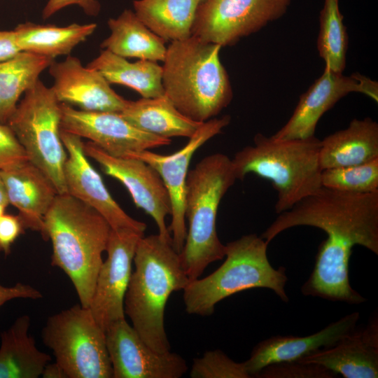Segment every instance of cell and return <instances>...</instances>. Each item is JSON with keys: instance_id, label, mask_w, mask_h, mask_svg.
Masks as SVG:
<instances>
[{"instance_id": "cell-1", "label": "cell", "mask_w": 378, "mask_h": 378, "mask_svg": "<svg viewBox=\"0 0 378 378\" xmlns=\"http://www.w3.org/2000/svg\"><path fill=\"white\" fill-rule=\"evenodd\" d=\"M300 225L327 234L302 293L349 304L365 302L367 299L351 286L349 265L355 245L378 255V192L351 193L322 186L279 214L260 237L269 244L283 231Z\"/></svg>"}, {"instance_id": "cell-2", "label": "cell", "mask_w": 378, "mask_h": 378, "mask_svg": "<svg viewBox=\"0 0 378 378\" xmlns=\"http://www.w3.org/2000/svg\"><path fill=\"white\" fill-rule=\"evenodd\" d=\"M111 227L97 211L68 193L58 194L44 219L51 264L71 281L80 304L89 307Z\"/></svg>"}, {"instance_id": "cell-3", "label": "cell", "mask_w": 378, "mask_h": 378, "mask_svg": "<svg viewBox=\"0 0 378 378\" xmlns=\"http://www.w3.org/2000/svg\"><path fill=\"white\" fill-rule=\"evenodd\" d=\"M125 295L124 312L141 339L158 352L170 351L164 309L170 295L190 282L180 255L158 234L142 236L136 245Z\"/></svg>"}, {"instance_id": "cell-4", "label": "cell", "mask_w": 378, "mask_h": 378, "mask_svg": "<svg viewBox=\"0 0 378 378\" xmlns=\"http://www.w3.org/2000/svg\"><path fill=\"white\" fill-rule=\"evenodd\" d=\"M220 48L192 35L167 47L162 66L164 94L192 120L214 118L232 99L229 77L220 60Z\"/></svg>"}, {"instance_id": "cell-5", "label": "cell", "mask_w": 378, "mask_h": 378, "mask_svg": "<svg viewBox=\"0 0 378 378\" xmlns=\"http://www.w3.org/2000/svg\"><path fill=\"white\" fill-rule=\"evenodd\" d=\"M253 142L231 159L234 174L237 180L251 173L270 181L277 191L276 214L289 210L322 187L321 140L315 136L280 139L258 133Z\"/></svg>"}, {"instance_id": "cell-6", "label": "cell", "mask_w": 378, "mask_h": 378, "mask_svg": "<svg viewBox=\"0 0 378 378\" xmlns=\"http://www.w3.org/2000/svg\"><path fill=\"white\" fill-rule=\"evenodd\" d=\"M236 180L232 160L219 153L204 157L188 172L185 197L188 229L179 255L190 281L198 279L209 264L225 257V245L218 236L216 217L222 198Z\"/></svg>"}, {"instance_id": "cell-7", "label": "cell", "mask_w": 378, "mask_h": 378, "mask_svg": "<svg viewBox=\"0 0 378 378\" xmlns=\"http://www.w3.org/2000/svg\"><path fill=\"white\" fill-rule=\"evenodd\" d=\"M267 245L256 234L243 235L228 242L224 262L206 277L190 281L183 290L186 312L210 316L220 301L255 288L270 289L284 302H288L286 269L272 266L267 255Z\"/></svg>"}, {"instance_id": "cell-8", "label": "cell", "mask_w": 378, "mask_h": 378, "mask_svg": "<svg viewBox=\"0 0 378 378\" xmlns=\"http://www.w3.org/2000/svg\"><path fill=\"white\" fill-rule=\"evenodd\" d=\"M61 105L51 88L39 79L24 94L6 124L28 160L50 178L58 194H64L67 152L61 137Z\"/></svg>"}, {"instance_id": "cell-9", "label": "cell", "mask_w": 378, "mask_h": 378, "mask_svg": "<svg viewBox=\"0 0 378 378\" xmlns=\"http://www.w3.org/2000/svg\"><path fill=\"white\" fill-rule=\"evenodd\" d=\"M41 337L66 378H113L105 332L88 307L75 304L50 316Z\"/></svg>"}, {"instance_id": "cell-10", "label": "cell", "mask_w": 378, "mask_h": 378, "mask_svg": "<svg viewBox=\"0 0 378 378\" xmlns=\"http://www.w3.org/2000/svg\"><path fill=\"white\" fill-rule=\"evenodd\" d=\"M291 0H202L192 35L222 46L236 43L282 17Z\"/></svg>"}, {"instance_id": "cell-11", "label": "cell", "mask_w": 378, "mask_h": 378, "mask_svg": "<svg viewBox=\"0 0 378 378\" xmlns=\"http://www.w3.org/2000/svg\"><path fill=\"white\" fill-rule=\"evenodd\" d=\"M230 122V115L214 118L204 122L189 138L184 147L171 155H160L150 150L132 153L125 158L140 159L153 167L160 176L171 202L172 246L181 253L187 235L185 216V197L189 165L194 153L207 141L220 133Z\"/></svg>"}, {"instance_id": "cell-12", "label": "cell", "mask_w": 378, "mask_h": 378, "mask_svg": "<svg viewBox=\"0 0 378 378\" xmlns=\"http://www.w3.org/2000/svg\"><path fill=\"white\" fill-rule=\"evenodd\" d=\"M144 234L132 230L111 229L107 258L98 272L89 309L105 332L113 322L125 318L124 300L132 274L136 247Z\"/></svg>"}, {"instance_id": "cell-13", "label": "cell", "mask_w": 378, "mask_h": 378, "mask_svg": "<svg viewBox=\"0 0 378 378\" xmlns=\"http://www.w3.org/2000/svg\"><path fill=\"white\" fill-rule=\"evenodd\" d=\"M83 148L86 155L99 163L106 175L126 187L136 207L153 218L161 238L172 244L165 221L171 214L170 198L157 171L138 158L112 156L91 141L83 143Z\"/></svg>"}, {"instance_id": "cell-14", "label": "cell", "mask_w": 378, "mask_h": 378, "mask_svg": "<svg viewBox=\"0 0 378 378\" xmlns=\"http://www.w3.org/2000/svg\"><path fill=\"white\" fill-rule=\"evenodd\" d=\"M105 334L113 378H180L188 370L179 354L150 348L125 318L111 323Z\"/></svg>"}, {"instance_id": "cell-15", "label": "cell", "mask_w": 378, "mask_h": 378, "mask_svg": "<svg viewBox=\"0 0 378 378\" xmlns=\"http://www.w3.org/2000/svg\"><path fill=\"white\" fill-rule=\"evenodd\" d=\"M62 130L89 139L108 154L126 157L132 153L169 145L171 139L143 132L120 113L89 112L62 104Z\"/></svg>"}, {"instance_id": "cell-16", "label": "cell", "mask_w": 378, "mask_h": 378, "mask_svg": "<svg viewBox=\"0 0 378 378\" xmlns=\"http://www.w3.org/2000/svg\"><path fill=\"white\" fill-rule=\"evenodd\" d=\"M351 92H360L378 102V83L358 72L344 76L325 66L322 75L300 96L289 120L272 136L291 139L314 136L323 113Z\"/></svg>"}, {"instance_id": "cell-17", "label": "cell", "mask_w": 378, "mask_h": 378, "mask_svg": "<svg viewBox=\"0 0 378 378\" xmlns=\"http://www.w3.org/2000/svg\"><path fill=\"white\" fill-rule=\"evenodd\" d=\"M67 152L64 175L66 193L97 211L112 230H132L144 234L146 224L129 216L107 190L101 176L88 160L81 138L62 130Z\"/></svg>"}, {"instance_id": "cell-18", "label": "cell", "mask_w": 378, "mask_h": 378, "mask_svg": "<svg viewBox=\"0 0 378 378\" xmlns=\"http://www.w3.org/2000/svg\"><path fill=\"white\" fill-rule=\"evenodd\" d=\"M48 68L54 80L51 89L61 104L84 111L121 113L129 102L111 88L100 72L84 66L76 57L53 61Z\"/></svg>"}, {"instance_id": "cell-19", "label": "cell", "mask_w": 378, "mask_h": 378, "mask_svg": "<svg viewBox=\"0 0 378 378\" xmlns=\"http://www.w3.org/2000/svg\"><path fill=\"white\" fill-rule=\"evenodd\" d=\"M297 360L321 365L344 378H377V318L363 328H356L333 346Z\"/></svg>"}, {"instance_id": "cell-20", "label": "cell", "mask_w": 378, "mask_h": 378, "mask_svg": "<svg viewBox=\"0 0 378 378\" xmlns=\"http://www.w3.org/2000/svg\"><path fill=\"white\" fill-rule=\"evenodd\" d=\"M360 318L358 312L351 313L328 325L312 335L295 337L275 335L258 343L252 349L244 365L251 377L266 366L286 361L297 360L314 351L335 344L356 328Z\"/></svg>"}, {"instance_id": "cell-21", "label": "cell", "mask_w": 378, "mask_h": 378, "mask_svg": "<svg viewBox=\"0 0 378 378\" xmlns=\"http://www.w3.org/2000/svg\"><path fill=\"white\" fill-rule=\"evenodd\" d=\"M0 172L8 203L24 227L43 234L45 216L58 195L52 182L29 160Z\"/></svg>"}, {"instance_id": "cell-22", "label": "cell", "mask_w": 378, "mask_h": 378, "mask_svg": "<svg viewBox=\"0 0 378 378\" xmlns=\"http://www.w3.org/2000/svg\"><path fill=\"white\" fill-rule=\"evenodd\" d=\"M322 170L361 164L378 158V124L368 117L321 140Z\"/></svg>"}, {"instance_id": "cell-23", "label": "cell", "mask_w": 378, "mask_h": 378, "mask_svg": "<svg viewBox=\"0 0 378 378\" xmlns=\"http://www.w3.org/2000/svg\"><path fill=\"white\" fill-rule=\"evenodd\" d=\"M120 113L136 128L166 139L190 138L203 123L185 116L165 94L129 101Z\"/></svg>"}, {"instance_id": "cell-24", "label": "cell", "mask_w": 378, "mask_h": 378, "mask_svg": "<svg viewBox=\"0 0 378 378\" xmlns=\"http://www.w3.org/2000/svg\"><path fill=\"white\" fill-rule=\"evenodd\" d=\"M30 322L22 315L1 332L0 378H38L50 362V356L41 351L29 335Z\"/></svg>"}, {"instance_id": "cell-25", "label": "cell", "mask_w": 378, "mask_h": 378, "mask_svg": "<svg viewBox=\"0 0 378 378\" xmlns=\"http://www.w3.org/2000/svg\"><path fill=\"white\" fill-rule=\"evenodd\" d=\"M110 35L101 47L118 56L163 62L165 41L150 30L130 9L108 20Z\"/></svg>"}, {"instance_id": "cell-26", "label": "cell", "mask_w": 378, "mask_h": 378, "mask_svg": "<svg viewBox=\"0 0 378 378\" xmlns=\"http://www.w3.org/2000/svg\"><path fill=\"white\" fill-rule=\"evenodd\" d=\"M87 66L100 72L110 84L129 87L144 98L164 94L162 67L157 62L139 59L130 62L125 57L103 50Z\"/></svg>"}, {"instance_id": "cell-27", "label": "cell", "mask_w": 378, "mask_h": 378, "mask_svg": "<svg viewBox=\"0 0 378 378\" xmlns=\"http://www.w3.org/2000/svg\"><path fill=\"white\" fill-rule=\"evenodd\" d=\"M97 28V24L74 23L65 27L25 22L14 29L18 44L22 52L39 55L51 59L69 55L86 40Z\"/></svg>"}, {"instance_id": "cell-28", "label": "cell", "mask_w": 378, "mask_h": 378, "mask_svg": "<svg viewBox=\"0 0 378 378\" xmlns=\"http://www.w3.org/2000/svg\"><path fill=\"white\" fill-rule=\"evenodd\" d=\"M202 0H134V12L153 33L165 41L192 35L195 13Z\"/></svg>"}, {"instance_id": "cell-29", "label": "cell", "mask_w": 378, "mask_h": 378, "mask_svg": "<svg viewBox=\"0 0 378 378\" xmlns=\"http://www.w3.org/2000/svg\"><path fill=\"white\" fill-rule=\"evenodd\" d=\"M53 59L29 52L0 62V122L6 124L18 101Z\"/></svg>"}, {"instance_id": "cell-30", "label": "cell", "mask_w": 378, "mask_h": 378, "mask_svg": "<svg viewBox=\"0 0 378 378\" xmlns=\"http://www.w3.org/2000/svg\"><path fill=\"white\" fill-rule=\"evenodd\" d=\"M317 49L325 66L342 74L346 66L348 34L340 10L339 0H324L319 16Z\"/></svg>"}, {"instance_id": "cell-31", "label": "cell", "mask_w": 378, "mask_h": 378, "mask_svg": "<svg viewBox=\"0 0 378 378\" xmlns=\"http://www.w3.org/2000/svg\"><path fill=\"white\" fill-rule=\"evenodd\" d=\"M321 180L322 186L342 192H378V158L361 164L323 169Z\"/></svg>"}, {"instance_id": "cell-32", "label": "cell", "mask_w": 378, "mask_h": 378, "mask_svg": "<svg viewBox=\"0 0 378 378\" xmlns=\"http://www.w3.org/2000/svg\"><path fill=\"white\" fill-rule=\"evenodd\" d=\"M191 378H250L244 363H237L216 349L193 359Z\"/></svg>"}, {"instance_id": "cell-33", "label": "cell", "mask_w": 378, "mask_h": 378, "mask_svg": "<svg viewBox=\"0 0 378 378\" xmlns=\"http://www.w3.org/2000/svg\"><path fill=\"white\" fill-rule=\"evenodd\" d=\"M337 377L324 367L298 360L269 365L255 376L259 378H333Z\"/></svg>"}, {"instance_id": "cell-34", "label": "cell", "mask_w": 378, "mask_h": 378, "mask_svg": "<svg viewBox=\"0 0 378 378\" xmlns=\"http://www.w3.org/2000/svg\"><path fill=\"white\" fill-rule=\"evenodd\" d=\"M28 160L25 151L13 130L0 122V171Z\"/></svg>"}, {"instance_id": "cell-35", "label": "cell", "mask_w": 378, "mask_h": 378, "mask_svg": "<svg viewBox=\"0 0 378 378\" xmlns=\"http://www.w3.org/2000/svg\"><path fill=\"white\" fill-rule=\"evenodd\" d=\"M24 229L18 215L4 214L0 216V251L8 255L10 247Z\"/></svg>"}, {"instance_id": "cell-36", "label": "cell", "mask_w": 378, "mask_h": 378, "mask_svg": "<svg viewBox=\"0 0 378 378\" xmlns=\"http://www.w3.org/2000/svg\"><path fill=\"white\" fill-rule=\"evenodd\" d=\"M73 5L78 6L90 16L98 15L101 10L98 0H48L43 9L42 17L47 19L62 9Z\"/></svg>"}, {"instance_id": "cell-37", "label": "cell", "mask_w": 378, "mask_h": 378, "mask_svg": "<svg viewBox=\"0 0 378 378\" xmlns=\"http://www.w3.org/2000/svg\"><path fill=\"white\" fill-rule=\"evenodd\" d=\"M42 297L43 295L39 290L27 284L17 283L12 286L0 285V307L13 299L27 298L36 300Z\"/></svg>"}, {"instance_id": "cell-38", "label": "cell", "mask_w": 378, "mask_h": 378, "mask_svg": "<svg viewBox=\"0 0 378 378\" xmlns=\"http://www.w3.org/2000/svg\"><path fill=\"white\" fill-rule=\"evenodd\" d=\"M20 52L14 29L0 31V62L14 57Z\"/></svg>"}, {"instance_id": "cell-39", "label": "cell", "mask_w": 378, "mask_h": 378, "mask_svg": "<svg viewBox=\"0 0 378 378\" xmlns=\"http://www.w3.org/2000/svg\"><path fill=\"white\" fill-rule=\"evenodd\" d=\"M41 376L43 378H66L64 372L56 362L48 363L45 366Z\"/></svg>"}, {"instance_id": "cell-40", "label": "cell", "mask_w": 378, "mask_h": 378, "mask_svg": "<svg viewBox=\"0 0 378 378\" xmlns=\"http://www.w3.org/2000/svg\"><path fill=\"white\" fill-rule=\"evenodd\" d=\"M0 204H4L6 206L9 205L4 183L2 179L1 172H0Z\"/></svg>"}, {"instance_id": "cell-41", "label": "cell", "mask_w": 378, "mask_h": 378, "mask_svg": "<svg viewBox=\"0 0 378 378\" xmlns=\"http://www.w3.org/2000/svg\"><path fill=\"white\" fill-rule=\"evenodd\" d=\"M6 206L0 204V216H1L5 213Z\"/></svg>"}]
</instances>
